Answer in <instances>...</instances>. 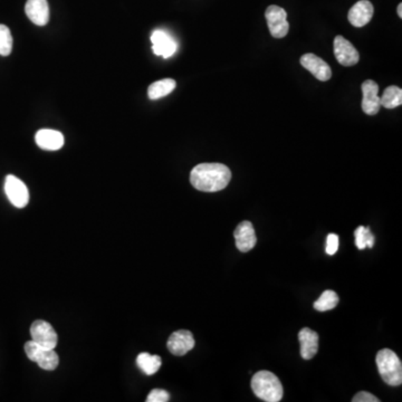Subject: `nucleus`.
Returning a JSON list of instances; mask_svg holds the SVG:
<instances>
[{
    "instance_id": "f257e3e1",
    "label": "nucleus",
    "mask_w": 402,
    "mask_h": 402,
    "mask_svg": "<svg viewBox=\"0 0 402 402\" xmlns=\"http://www.w3.org/2000/svg\"><path fill=\"white\" fill-rule=\"evenodd\" d=\"M231 171L223 163H200L190 174V183L194 188L203 192H217L228 185Z\"/></svg>"
},
{
    "instance_id": "f03ea898",
    "label": "nucleus",
    "mask_w": 402,
    "mask_h": 402,
    "mask_svg": "<svg viewBox=\"0 0 402 402\" xmlns=\"http://www.w3.org/2000/svg\"><path fill=\"white\" fill-rule=\"evenodd\" d=\"M251 389L255 396L267 402L282 400L283 385L280 379L269 371H258L251 379Z\"/></svg>"
},
{
    "instance_id": "7ed1b4c3",
    "label": "nucleus",
    "mask_w": 402,
    "mask_h": 402,
    "mask_svg": "<svg viewBox=\"0 0 402 402\" xmlns=\"http://www.w3.org/2000/svg\"><path fill=\"white\" fill-rule=\"evenodd\" d=\"M378 370L387 385L398 387L402 383V363L392 350L383 349L377 354Z\"/></svg>"
},
{
    "instance_id": "20e7f679",
    "label": "nucleus",
    "mask_w": 402,
    "mask_h": 402,
    "mask_svg": "<svg viewBox=\"0 0 402 402\" xmlns=\"http://www.w3.org/2000/svg\"><path fill=\"white\" fill-rule=\"evenodd\" d=\"M26 355L33 362L37 363L40 368L46 371H53L58 368L60 358L55 349L44 348L42 345L28 341L25 344Z\"/></svg>"
},
{
    "instance_id": "39448f33",
    "label": "nucleus",
    "mask_w": 402,
    "mask_h": 402,
    "mask_svg": "<svg viewBox=\"0 0 402 402\" xmlns=\"http://www.w3.org/2000/svg\"><path fill=\"white\" fill-rule=\"evenodd\" d=\"M265 16L271 36L274 38L285 37L290 31L285 9L271 5L266 9Z\"/></svg>"
},
{
    "instance_id": "423d86ee",
    "label": "nucleus",
    "mask_w": 402,
    "mask_h": 402,
    "mask_svg": "<svg viewBox=\"0 0 402 402\" xmlns=\"http://www.w3.org/2000/svg\"><path fill=\"white\" fill-rule=\"evenodd\" d=\"M5 192L9 201L16 208H24L29 201V192L25 183L12 174L7 176L5 180Z\"/></svg>"
},
{
    "instance_id": "0eeeda50",
    "label": "nucleus",
    "mask_w": 402,
    "mask_h": 402,
    "mask_svg": "<svg viewBox=\"0 0 402 402\" xmlns=\"http://www.w3.org/2000/svg\"><path fill=\"white\" fill-rule=\"evenodd\" d=\"M31 334L33 341L44 348L55 349L58 345V333L51 326V323L46 322L43 319H38L33 323L31 326Z\"/></svg>"
},
{
    "instance_id": "6e6552de",
    "label": "nucleus",
    "mask_w": 402,
    "mask_h": 402,
    "mask_svg": "<svg viewBox=\"0 0 402 402\" xmlns=\"http://www.w3.org/2000/svg\"><path fill=\"white\" fill-rule=\"evenodd\" d=\"M334 55L341 65L354 66L359 63V51L348 40L340 35L334 38Z\"/></svg>"
},
{
    "instance_id": "1a4fd4ad",
    "label": "nucleus",
    "mask_w": 402,
    "mask_h": 402,
    "mask_svg": "<svg viewBox=\"0 0 402 402\" xmlns=\"http://www.w3.org/2000/svg\"><path fill=\"white\" fill-rule=\"evenodd\" d=\"M362 90L363 99L362 106L363 112L365 115H376L380 111L381 103H380L379 85L374 81L367 80L361 85Z\"/></svg>"
},
{
    "instance_id": "9d476101",
    "label": "nucleus",
    "mask_w": 402,
    "mask_h": 402,
    "mask_svg": "<svg viewBox=\"0 0 402 402\" xmlns=\"http://www.w3.org/2000/svg\"><path fill=\"white\" fill-rule=\"evenodd\" d=\"M167 346H168L169 351L174 355H178V357L185 355L194 348V335L192 332L187 331V330L174 332L169 337Z\"/></svg>"
},
{
    "instance_id": "9b49d317",
    "label": "nucleus",
    "mask_w": 402,
    "mask_h": 402,
    "mask_svg": "<svg viewBox=\"0 0 402 402\" xmlns=\"http://www.w3.org/2000/svg\"><path fill=\"white\" fill-rule=\"evenodd\" d=\"M301 64L304 69L311 72L313 76L317 77V80L321 82H326L331 78V67L317 55L311 54V53L303 55L301 58Z\"/></svg>"
},
{
    "instance_id": "f8f14e48",
    "label": "nucleus",
    "mask_w": 402,
    "mask_h": 402,
    "mask_svg": "<svg viewBox=\"0 0 402 402\" xmlns=\"http://www.w3.org/2000/svg\"><path fill=\"white\" fill-rule=\"evenodd\" d=\"M234 237L236 240V247L242 253L251 251L257 243L254 226L247 220L237 226L234 231Z\"/></svg>"
},
{
    "instance_id": "ddd939ff",
    "label": "nucleus",
    "mask_w": 402,
    "mask_h": 402,
    "mask_svg": "<svg viewBox=\"0 0 402 402\" xmlns=\"http://www.w3.org/2000/svg\"><path fill=\"white\" fill-rule=\"evenodd\" d=\"M152 49L158 56L165 58H171L177 51L178 45L176 40L165 31H156L151 36Z\"/></svg>"
},
{
    "instance_id": "4468645a",
    "label": "nucleus",
    "mask_w": 402,
    "mask_h": 402,
    "mask_svg": "<svg viewBox=\"0 0 402 402\" xmlns=\"http://www.w3.org/2000/svg\"><path fill=\"white\" fill-rule=\"evenodd\" d=\"M374 5L369 0H360L349 12V22L354 27H363L374 17Z\"/></svg>"
},
{
    "instance_id": "2eb2a0df",
    "label": "nucleus",
    "mask_w": 402,
    "mask_h": 402,
    "mask_svg": "<svg viewBox=\"0 0 402 402\" xmlns=\"http://www.w3.org/2000/svg\"><path fill=\"white\" fill-rule=\"evenodd\" d=\"M26 15L35 25L45 26L49 20V7L47 0H27Z\"/></svg>"
},
{
    "instance_id": "dca6fc26",
    "label": "nucleus",
    "mask_w": 402,
    "mask_h": 402,
    "mask_svg": "<svg viewBox=\"0 0 402 402\" xmlns=\"http://www.w3.org/2000/svg\"><path fill=\"white\" fill-rule=\"evenodd\" d=\"M299 341L301 343V355L303 359H313L319 350V334L311 328H302L299 333Z\"/></svg>"
},
{
    "instance_id": "f3484780",
    "label": "nucleus",
    "mask_w": 402,
    "mask_h": 402,
    "mask_svg": "<svg viewBox=\"0 0 402 402\" xmlns=\"http://www.w3.org/2000/svg\"><path fill=\"white\" fill-rule=\"evenodd\" d=\"M35 140L37 146L47 151H56L64 146L63 134L55 130L44 128L36 133Z\"/></svg>"
},
{
    "instance_id": "a211bd4d",
    "label": "nucleus",
    "mask_w": 402,
    "mask_h": 402,
    "mask_svg": "<svg viewBox=\"0 0 402 402\" xmlns=\"http://www.w3.org/2000/svg\"><path fill=\"white\" fill-rule=\"evenodd\" d=\"M177 83L172 78L157 81L149 86L148 97L150 100H159L161 97H167L176 89Z\"/></svg>"
},
{
    "instance_id": "6ab92c4d",
    "label": "nucleus",
    "mask_w": 402,
    "mask_h": 402,
    "mask_svg": "<svg viewBox=\"0 0 402 402\" xmlns=\"http://www.w3.org/2000/svg\"><path fill=\"white\" fill-rule=\"evenodd\" d=\"M161 365H162V360L159 355H151L148 352H142L137 355V365L146 376L157 374Z\"/></svg>"
},
{
    "instance_id": "aec40b11",
    "label": "nucleus",
    "mask_w": 402,
    "mask_h": 402,
    "mask_svg": "<svg viewBox=\"0 0 402 402\" xmlns=\"http://www.w3.org/2000/svg\"><path fill=\"white\" fill-rule=\"evenodd\" d=\"M380 103L385 109H396L402 104V90L398 86H389L380 97Z\"/></svg>"
},
{
    "instance_id": "412c9836",
    "label": "nucleus",
    "mask_w": 402,
    "mask_h": 402,
    "mask_svg": "<svg viewBox=\"0 0 402 402\" xmlns=\"http://www.w3.org/2000/svg\"><path fill=\"white\" fill-rule=\"evenodd\" d=\"M339 295L335 292L328 290V291L323 292L319 300L315 301L314 308L319 312L330 311L335 308V306L339 304Z\"/></svg>"
},
{
    "instance_id": "4be33fe9",
    "label": "nucleus",
    "mask_w": 402,
    "mask_h": 402,
    "mask_svg": "<svg viewBox=\"0 0 402 402\" xmlns=\"http://www.w3.org/2000/svg\"><path fill=\"white\" fill-rule=\"evenodd\" d=\"M354 235H355V245H357L358 249H365V247H370V249L374 247L376 238L371 233L370 227L360 226L357 231H354Z\"/></svg>"
},
{
    "instance_id": "5701e85b",
    "label": "nucleus",
    "mask_w": 402,
    "mask_h": 402,
    "mask_svg": "<svg viewBox=\"0 0 402 402\" xmlns=\"http://www.w3.org/2000/svg\"><path fill=\"white\" fill-rule=\"evenodd\" d=\"M12 51V36L8 27L0 25V55L8 56Z\"/></svg>"
},
{
    "instance_id": "b1692460",
    "label": "nucleus",
    "mask_w": 402,
    "mask_h": 402,
    "mask_svg": "<svg viewBox=\"0 0 402 402\" xmlns=\"http://www.w3.org/2000/svg\"><path fill=\"white\" fill-rule=\"evenodd\" d=\"M170 399V394L163 389H153L149 394L146 402H167Z\"/></svg>"
},
{
    "instance_id": "393cba45",
    "label": "nucleus",
    "mask_w": 402,
    "mask_h": 402,
    "mask_svg": "<svg viewBox=\"0 0 402 402\" xmlns=\"http://www.w3.org/2000/svg\"><path fill=\"white\" fill-rule=\"evenodd\" d=\"M339 249V236L335 234H330L326 238V254L334 255Z\"/></svg>"
},
{
    "instance_id": "a878e982",
    "label": "nucleus",
    "mask_w": 402,
    "mask_h": 402,
    "mask_svg": "<svg viewBox=\"0 0 402 402\" xmlns=\"http://www.w3.org/2000/svg\"><path fill=\"white\" fill-rule=\"evenodd\" d=\"M352 401L353 402H379L380 400L378 399L377 396H374V394H369L367 391H361L359 394H355V396L352 398Z\"/></svg>"
},
{
    "instance_id": "bb28decb",
    "label": "nucleus",
    "mask_w": 402,
    "mask_h": 402,
    "mask_svg": "<svg viewBox=\"0 0 402 402\" xmlns=\"http://www.w3.org/2000/svg\"><path fill=\"white\" fill-rule=\"evenodd\" d=\"M396 12L399 15V17L402 18V3H399V6H398V9H396Z\"/></svg>"
}]
</instances>
